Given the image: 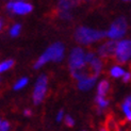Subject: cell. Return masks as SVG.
Wrapping results in <instances>:
<instances>
[{
  "label": "cell",
  "mask_w": 131,
  "mask_h": 131,
  "mask_svg": "<svg viewBox=\"0 0 131 131\" xmlns=\"http://www.w3.org/2000/svg\"><path fill=\"white\" fill-rule=\"evenodd\" d=\"M64 46L61 43H56L53 45H51L50 47L46 49L44 53L37 59L36 63L34 64V68H40L42 67L44 64H46L49 61H54L59 62L63 59L64 56Z\"/></svg>",
  "instance_id": "obj_1"
},
{
  "label": "cell",
  "mask_w": 131,
  "mask_h": 131,
  "mask_svg": "<svg viewBox=\"0 0 131 131\" xmlns=\"http://www.w3.org/2000/svg\"><path fill=\"white\" fill-rule=\"evenodd\" d=\"M106 35L107 33L103 31H97V30L86 28V27H80L75 32L76 41L83 45H88L91 43L97 42L99 40H102Z\"/></svg>",
  "instance_id": "obj_2"
},
{
  "label": "cell",
  "mask_w": 131,
  "mask_h": 131,
  "mask_svg": "<svg viewBox=\"0 0 131 131\" xmlns=\"http://www.w3.org/2000/svg\"><path fill=\"white\" fill-rule=\"evenodd\" d=\"M85 53L82 48H74L69 56V68L71 71H76L85 67Z\"/></svg>",
  "instance_id": "obj_3"
},
{
  "label": "cell",
  "mask_w": 131,
  "mask_h": 131,
  "mask_svg": "<svg viewBox=\"0 0 131 131\" xmlns=\"http://www.w3.org/2000/svg\"><path fill=\"white\" fill-rule=\"evenodd\" d=\"M131 57V41L126 40L117 43L114 60L119 64H125Z\"/></svg>",
  "instance_id": "obj_4"
},
{
  "label": "cell",
  "mask_w": 131,
  "mask_h": 131,
  "mask_svg": "<svg viewBox=\"0 0 131 131\" xmlns=\"http://www.w3.org/2000/svg\"><path fill=\"white\" fill-rule=\"evenodd\" d=\"M127 31V21L125 18H118L112 24L110 30L107 32V35L113 40H118L125 35Z\"/></svg>",
  "instance_id": "obj_5"
},
{
  "label": "cell",
  "mask_w": 131,
  "mask_h": 131,
  "mask_svg": "<svg viewBox=\"0 0 131 131\" xmlns=\"http://www.w3.org/2000/svg\"><path fill=\"white\" fill-rule=\"evenodd\" d=\"M47 83H48L47 77L45 75H42L38 77L34 91H33V102L35 104H40L44 100L46 91H47Z\"/></svg>",
  "instance_id": "obj_6"
},
{
  "label": "cell",
  "mask_w": 131,
  "mask_h": 131,
  "mask_svg": "<svg viewBox=\"0 0 131 131\" xmlns=\"http://www.w3.org/2000/svg\"><path fill=\"white\" fill-rule=\"evenodd\" d=\"M6 9L9 11L14 12L15 14L26 15L33 10V6L25 1H10L6 4Z\"/></svg>",
  "instance_id": "obj_7"
},
{
  "label": "cell",
  "mask_w": 131,
  "mask_h": 131,
  "mask_svg": "<svg viewBox=\"0 0 131 131\" xmlns=\"http://www.w3.org/2000/svg\"><path fill=\"white\" fill-rule=\"evenodd\" d=\"M117 47V43L115 41H109L101 45L98 49V53L103 59H112L115 57V51Z\"/></svg>",
  "instance_id": "obj_8"
},
{
  "label": "cell",
  "mask_w": 131,
  "mask_h": 131,
  "mask_svg": "<svg viewBox=\"0 0 131 131\" xmlns=\"http://www.w3.org/2000/svg\"><path fill=\"white\" fill-rule=\"evenodd\" d=\"M103 127L106 129V131H121L118 124L115 121L112 113L107 115L106 121H104V124H103Z\"/></svg>",
  "instance_id": "obj_9"
},
{
  "label": "cell",
  "mask_w": 131,
  "mask_h": 131,
  "mask_svg": "<svg viewBox=\"0 0 131 131\" xmlns=\"http://www.w3.org/2000/svg\"><path fill=\"white\" fill-rule=\"evenodd\" d=\"M88 65H89L90 69H91L92 75L97 78L98 75L100 74L101 69H102V61L100 60V59H98V58L95 57V58H94V60L92 61V62H90Z\"/></svg>",
  "instance_id": "obj_10"
},
{
  "label": "cell",
  "mask_w": 131,
  "mask_h": 131,
  "mask_svg": "<svg viewBox=\"0 0 131 131\" xmlns=\"http://www.w3.org/2000/svg\"><path fill=\"white\" fill-rule=\"evenodd\" d=\"M96 79H97L96 77H88V78H85V79H83V80L78 82V88H79L80 90H82V91L90 90L95 84Z\"/></svg>",
  "instance_id": "obj_11"
},
{
  "label": "cell",
  "mask_w": 131,
  "mask_h": 131,
  "mask_svg": "<svg viewBox=\"0 0 131 131\" xmlns=\"http://www.w3.org/2000/svg\"><path fill=\"white\" fill-rule=\"evenodd\" d=\"M110 90V83L108 80H102L99 84H98L97 88V96L100 97H106V95L108 94V92Z\"/></svg>",
  "instance_id": "obj_12"
},
{
  "label": "cell",
  "mask_w": 131,
  "mask_h": 131,
  "mask_svg": "<svg viewBox=\"0 0 131 131\" xmlns=\"http://www.w3.org/2000/svg\"><path fill=\"white\" fill-rule=\"evenodd\" d=\"M77 2L74 1H60L58 4V11H65L68 12L69 9H71L74 5H76Z\"/></svg>",
  "instance_id": "obj_13"
},
{
  "label": "cell",
  "mask_w": 131,
  "mask_h": 131,
  "mask_svg": "<svg viewBox=\"0 0 131 131\" xmlns=\"http://www.w3.org/2000/svg\"><path fill=\"white\" fill-rule=\"evenodd\" d=\"M110 75L112 77H114V78H119V77H123L124 75H125V71H124L123 68H121L118 66H114V67L111 68Z\"/></svg>",
  "instance_id": "obj_14"
},
{
  "label": "cell",
  "mask_w": 131,
  "mask_h": 131,
  "mask_svg": "<svg viewBox=\"0 0 131 131\" xmlns=\"http://www.w3.org/2000/svg\"><path fill=\"white\" fill-rule=\"evenodd\" d=\"M96 103H97V107H98V109L102 110L103 108L108 107V104H109V100H108V99H106V98H104V97L97 96V97H96Z\"/></svg>",
  "instance_id": "obj_15"
},
{
  "label": "cell",
  "mask_w": 131,
  "mask_h": 131,
  "mask_svg": "<svg viewBox=\"0 0 131 131\" xmlns=\"http://www.w3.org/2000/svg\"><path fill=\"white\" fill-rule=\"evenodd\" d=\"M13 65H14V61L13 60H8V61L0 63V73H3V71L10 69Z\"/></svg>",
  "instance_id": "obj_16"
},
{
  "label": "cell",
  "mask_w": 131,
  "mask_h": 131,
  "mask_svg": "<svg viewBox=\"0 0 131 131\" xmlns=\"http://www.w3.org/2000/svg\"><path fill=\"white\" fill-rule=\"evenodd\" d=\"M20 29H21V26H20V25H18V24L14 25V26H13V27L11 28V30H10L11 36H13V37L17 36L19 33H20Z\"/></svg>",
  "instance_id": "obj_17"
},
{
  "label": "cell",
  "mask_w": 131,
  "mask_h": 131,
  "mask_svg": "<svg viewBox=\"0 0 131 131\" xmlns=\"http://www.w3.org/2000/svg\"><path fill=\"white\" fill-rule=\"evenodd\" d=\"M27 83H28V78H21L20 80H18V81L15 83L14 90H20V89H23L24 86L27 85Z\"/></svg>",
  "instance_id": "obj_18"
},
{
  "label": "cell",
  "mask_w": 131,
  "mask_h": 131,
  "mask_svg": "<svg viewBox=\"0 0 131 131\" xmlns=\"http://www.w3.org/2000/svg\"><path fill=\"white\" fill-rule=\"evenodd\" d=\"M122 109H123L124 113H125V115H126L127 121H131V109H130L129 107L125 106L124 103H123V106H122Z\"/></svg>",
  "instance_id": "obj_19"
},
{
  "label": "cell",
  "mask_w": 131,
  "mask_h": 131,
  "mask_svg": "<svg viewBox=\"0 0 131 131\" xmlns=\"http://www.w3.org/2000/svg\"><path fill=\"white\" fill-rule=\"evenodd\" d=\"M64 121H65V124H66V126H68V127H73L74 124H75V121L73 119V117L69 116V115H67L66 117H65Z\"/></svg>",
  "instance_id": "obj_20"
},
{
  "label": "cell",
  "mask_w": 131,
  "mask_h": 131,
  "mask_svg": "<svg viewBox=\"0 0 131 131\" xmlns=\"http://www.w3.org/2000/svg\"><path fill=\"white\" fill-rule=\"evenodd\" d=\"M10 129V124L8 122H1V125H0V131H9Z\"/></svg>",
  "instance_id": "obj_21"
},
{
  "label": "cell",
  "mask_w": 131,
  "mask_h": 131,
  "mask_svg": "<svg viewBox=\"0 0 131 131\" xmlns=\"http://www.w3.org/2000/svg\"><path fill=\"white\" fill-rule=\"evenodd\" d=\"M123 81L124 82H129L131 81V73H125V75L123 76Z\"/></svg>",
  "instance_id": "obj_22"
},
{
  "label": "cell",
  "mask_w": 131,
  "mask_h": 131,
  "mask_svg": "<svg viewBox=\"0 0 131 131\" xmlns=\"http://www.w3.org/2000/svg\"><path fill=\"white\" fill-rule=\"evenodd\" d=\"M124 104H125V106H127V107H129V108L131 109V96H129V97L126 98L125 101H124Z\"/></svg>",
  "instance_id": "obj_23"
},
{
  "label": "cell",
  "mask_w": 131,
  "mask_h": 131,
  "mask_svg": "<svg viewBox=\"0 0 131 131\" xmlns=\"http://www.w3.org/2000/svg\"><path fill=\"white\" fill-rule=\"evenodd\" d=\"M63 114H64V112L61 110L60 112L58 113V115H57V122H61V119L63 118Z\"/></svg>",
  "instance_id": "obj_24"
},
{
  "label": "cell",
  "mask_w": 131,
  "mask_h": 131,
  "mask_svg": "<svg viewBox=\"0 0 131 131\" xmlns=\"http://www.w3.org/2000/svg\"><path fill=\"white\" fill-rule=\"evenodd\" d=\"M24 113H25L26 116H30V115L32 114V111H31L30 109H27V110H25V111H24Z\"/></svg>",
  "instance_id": "obj_25"
},
{
  "label": "cell",
  "mask_w": 131,
  "mask_h": 131,
  "mask_svg": "<svg viewBox=\"0 0 131 131\" xmlns=\"http://www.w3.org/2000/svg\"><path fill=\"white\" fill-rule=\"evenodd\" d=\"M3 25H4V24H3V19H2L1 17H0V30H1V29L3 28Z\"/></svg>",
  "instance_id": "obj_26"
},
{
  "label": "cell",
  "mask_w": 131,
  "mask_h": 131,
  "mask_svg": "<svg viewBox=\"0 0 131 131\" xmlns=\"http://www.w3.org/2000/svg\"><path fill=\"white\" fill-rule=\"evenodd\" d=\"M99 131H106V129H104V127H103V126H101V127H100V129H99Z\"/></svg>",
  "instance_id": "obj_27"
},
{
  "label": "cell",
  "mask_w": 131,
  "mask_h": 131,
  "mask_svg": "<svg viewBox=\"0 0 131 131\" xmlns=\"http://www.w3.org/2000/svg\"><path fill=\"white\" fill-rule=\"evenodd\" d=\"M1 122H2V121H1V119H0V125H1Z\"/></svg>",
  "instance_id": "obj_28"
}]
</instances>
